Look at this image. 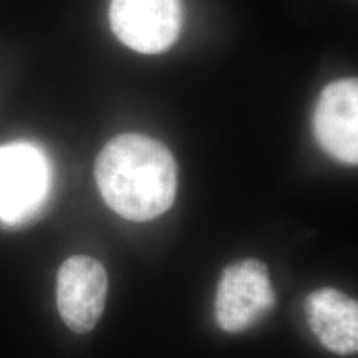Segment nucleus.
Wrapping results in <instances>:
<instances>
[{
    "mask_svg": "<svg viewBox=\"0 0 358 358\" xmlns=\"http://www.w3.org/2000/svg\"><path fill=\"white\" fill-rule=\"evenodd\" d=\"M313 134L330 158L358 163V82L347 78L330 83L313 111Z\"/></svg>",
    "mask_w": 358,
    "mask_h": 358,
    "instance_id": "6",
    "label": "nucleus"
},
{
    "mask_svg": "<svg viewBox=\"0 0 358 358\" xmlns=\"http://www.w3.org/2000/svg\"><path fill=\"white\" fill-rule=\"evenodd\" d=\"M110 24L131 50L161 53L181 32L182 0H111Z\"/></svg>",
    "mask_w": 358,
    "mask_h": 358,
    "instance_id": "4",
    "label": "nucleus"
},
{
    "mask_svg": "<svg viewBox=\"0 0 358 358\" xmlns=\"http://www.w3.org/2000/svg\"><path fill=\"white\" fill-rule=\"evenodd\" d=\"M108 274L96 259L71 256L57 274V308L62 320L75 334L95 329L105 310Z\"/></svg>",
    "mask_w": 358,
    "mask_h": 358,
    "instance_id": "5",
    "label": "nucleus"
},
{
    "mask_svg": "<svg viewBox=\"0 0 358 358\" xmlns=\"http://www.w3.org/2000/svg\"><path fill=\"white\" fill-rule=\"evenodd\" d=\"M50 171L38 148L29 143L0 146V219L22 222L42 208Z\"/></svg>",
    "mask_w": 358,
    "mask_h": 358,
    "instance_id": "3",
    "label": "nucleus"
},
{
    "mask_svg": "<svg viewBox=\"0 0 358 358\" xmlns=\"http://www.w3.org/2000/svg\"><path fill=\"white\" fill-rule=\"evenodd\" d=\"M95 178L111 211L128 221L159 217L176 199V161L163 143L145 134L113 138L98 155Z\"/></svg>",
    "mask_w": 358,
    "mask_h": 358,
    "instance_id": "1",
    "label": "nucleus"
},
{
    "mask_svg": "<svg viewBox=\"0 0 358 358\" xmlns=\"http://www.w3.org/2000/svg\"><path fill=\"white\" fill-rule=\"evenodd\" d=\"M275 292L266 262L243 259L222 271L216 292V320L224 332L241 334L274 308Z\"/></svg>",
    "mask_w": 358,
    "mask_h": 358,
    "instance_id": "2",
    "label": "nucleus"
},
{
    "mask_svg": "<svg viewBox=\"0 0 358 358\" xmlns=\"http://www.w3.org/2000/svg\"><path fill=\"white\" fill-rule=\"evenodd\" d=\"M306 317L320 345L337 355L358 350V303L337 289L313 290L306 299Z\"/></svg>",
    "mask_w": 358,
    "mask_h": 358,
    "instance_id": "7",
    "label": "nucleus"
}]
</instances>
